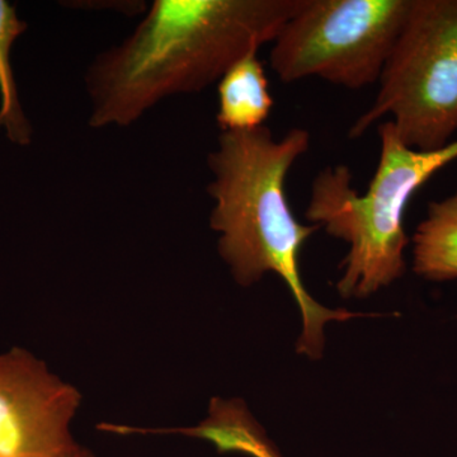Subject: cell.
<instances>
[{
    "label": "cell",
    "instance_id": "9c48e42d",
    "mask_svg": "<svg viewBox=\"0 0 457 457\" xmlns=\"http://www.w3.org/2000/svg\"><path fill=\"white\" fill-rule=\"evenodd\" d=\"M413 270L427 281L457 278V192L428 204L413 237Z\"/></svg>",
    "mask_w": 457,
    "mask_h": 457
},
{
    "label": "cell",
    "instance_id": "8992f818",
    "mask_svg": "<svg viewBox=\"0 0 457 457\" xmlns=\"http://www.w3.org/2000/svg\"><path fill=\"white\" fill-rule=\"evenodd\" d=\"M82 393L45 361L14 347L0 353V457H69L82 445L71 425Z\"/></svg>",
    "mask_w": 457,
    "mask_h": 457
},
{
    "label": "cell",
    "instance_id": "ba28073f",
    "mask_svg": "<svg viewBox=\"0 0 457 457\" xmlns=\"http://www.w3.org/2000/svg\"><path fill=\"white\" fill-rule=\"evenodd\" d=\"M149 433H179L212 442L220 453H243L253 457H279L266 433L240 399L213 398L209 416L196 427L144 429Z\"/></svg>",
    "mask_w": 457,
    "mask_h": 457
},
{
    "label": "cell",
    "instance_id": "277c9868",
    "mask_svg": "<svg viewBox=\"0 0 457 457\" xmlns=\"http://www.w3.org/2000/svg\"><path fill=\"white\" fill-rule=\"evenodd\" d=\"M374 104L353 123L357 139L385 116L399 139L436 152L457 131V0H411Z\"/></svg>",
    "mask_w": 457,
    "mask_h": 457
},
{
    "label": "cell",
    "instance_id": "6da1fadb",
    "mask_svg": "<svg viewBox=\"0 0 457 457\" xmlns=\"http://www.w3.org/2000/svg\"><path fill=\"white\" fill-rule=\"evenodd\" d=\"M305 0H155L86 74L89 126L137 122L164 99L206 89L275 41Z\"/></svg>",
    "mask_w": 457,
    "mask_h": 457
},
{
    "label": "cell",
    "instance_id": "7a4b0ae2",
    "mask_svg": "<svg viewBox=\"0 0 457 457\" xmlns=\"http://www.w3.org/2000/svg\"><path fill=\"white\" fill-rule=\"evenodd\" d=\"M309 145L311 135L300 128L291 129L279 140L267 126L222 131L218 147L207 158L213 176L207 192L213 200L210 227L219 234V254L234 281L249 287L267 273L284 279L302 312L296 352L319 360L326 345L327 324L365 314L326 308L312 299L303 284L300 252L321 228L296 220L285 185L291 167Z\"/></svg>",
    "mask_w": 457,
    "mask_h": 457
},
{
    "label": "cell",
    "instance_id": "52a82bcc",
    "mask_svg": "<svg viewBox=\"0 0 457 457\" xmlns=\"http://www.w3.org/2000/svg\"><path fill=\"white\" fill-rule=\"evenodd\" d=\"M257 54L240 59L219 80L216 120L222 131L254 130L269 119L273 99Z\"/></svg>",
    "mask_w": 457,
    "mask_h": 457
},
{
    "label": "cell",
    "instance_id": "3957f363",
    "mask_svg": "<svg viewBox=\"0 0 457 457\" xmlns=\"http://www.w3.org/2000/svg\"><path fill=\"white\" fill-rule=\"evenodd\" d=\"M380 159L368 191L352 187L345 165L327 167L312 180L306 219L345 240L337 290L345 299L368 297L405 272V210L433 174L457 159V140L436 152H418L399 139L392 121L378 125Z\"/></svg>",
    "mask_w": 457,
    "mask_h": 457
},
{
    "label": "cell",
    "instance_id": "5b68a950",
    "mask_svg": "<svg viewBox=\"0 0 457 457\" xmlns=\"http://www.w3.org/2000/svg\"><path fill=\"white\" fill-rule=\"evenodd\" d=\"M411 0H305L278 32L270 66L285 83L318 77L348 89L378 82Z\"/></svg>",
    "mask_w": 457,
    "mask_h": 457
},
{
    "label": "cell",
    "instance_id": "30bf717a",
    "mask_svg": "<svg viewBox=\"0 0 457 457\" xmlns=\"http://www.w3.org/2000/svg\"><path fill=\"white\" fill-rule=\"evenodd\" d=\"M29 29L11 3L0 0V131L17 146L32 143L33 129L21 104L12 49L14 42Z\"/></svg>",
    "mask_w": 457,
    "mask_h": 457
},
{
    "label": "cell",
    "instance_id": "8fae6325",
    "mask_svg": "<svg viewBox=\"0 0 457 457\" xmlns=\"http://www.w3.org/2000/svg\"><path fill=\"white\" fill-rule=\"evenodd\" d=\"M69 457H96L95 453H92L89 449H87V447L80 446V449L77 451V453H74L73 455Z\"/></svg>",
    "mask_w": 457,
    "mask_h": 457
}]
</instances>
